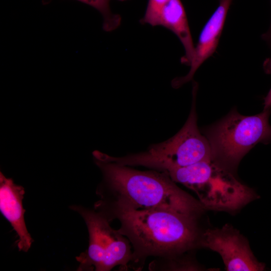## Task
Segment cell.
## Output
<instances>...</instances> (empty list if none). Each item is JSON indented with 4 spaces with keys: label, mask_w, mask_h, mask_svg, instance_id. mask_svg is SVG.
I'll use <instances>...</instances> for the list:
<instances>
[{
    "label": "cell",
    "mask_w": 271,
    "mask_h": 271,
    "mask_svg": "<svg viewBox=\"0 0 271 271\" xmlns=\"http://www.w3.org/2000/svg\"><path fill=\"white\" fill-rule=\"evenodd\" d=\"M94 209L110 222L118 219V230L133 247L132 261L149 256L179 255L199 246L197 218L174 212L136 209L121 200H99Z\"/></svg>",
    "instance_id": "6da1fadb"
},
{
    "label": "cell",
    "mask_w": 271,
    "mask_h": 271,
    "mask_svg": "<svg viewBox=\"0 0 271 271\" xmlns=\"http://www.w3.org/2000/svg\"><path fill=\"white\" fill-rule=\"evenodd\" d=\"M93 155L102 175L96 192L100 200H121L136 209L169 211L196 218L206 209L164 172L136 170L109 160L99 151Z\"/></svg>",
    "instance_id": "7a4b0ae2"
},
{
    "label": "cell",
    "mask_w": 271,
    "mask_h": 271,
    "mask_svg": "<svg viewBox=\"0 0 271 271\" xmlns=\"http://www.w3.org/2000/svg\"><path fill=\"white\" fill-rule=\"evenodd\" d=\"M197 90L195 84L188 117L175 135L163 142L151 145L144 152L119 157L108 155V159L123 165L141 166L159 171L212 160L208 140L201 133L197 126Z\"/></svg>",
    "instance_id": "3957f363"
},
{
    "label": "cell",
    "mask_w": 271,
    "mask_h": 271,
    "mask_svg": "<svg viewBox=\"0 0 271 271\" xmlns=\"http://www.w3.org/2000/svg\"><path fill=\"white\" fill-rule=\"evenodd\" d=\"M270 108L254 115L233 110L205 132L212 161L231 172L255 145L271 143Z\"/></svg>",
    "instance_id": "277c9868"
},
{
    "label": "cell",
    "mask_w": 271,
    "mask_h": 271,
    "mask_svg": "<svg viewBox=\"0 0 271 271\" xmlns=\"http://www.w3.org/2000/svg\"><path fill=\"white\" fill-rule=\"evenodd\" d=\"M181 182L195 192L207 209L234 212L259 198L252 188L237 180L231 172L212 160L186 167Z\"/></svg>",
    "instance_id": "5b68a950"
},
{
    "label": "cell",
    "mask_w": 271,
    "mask_h": 271,
    "mask_svg": "<svg viewBox=\"0 0 271 271\" xmlns=\"http://www.w3.org/2000/svg\"><path fill=\"white\" fill-rule=\"evenodd\" d=\"M70 208L83 219L89 234L88 248L76 257L79 263L77 270L108 271L117 265L127 268L132 259L127 238L112 228L110 221L95 209L76 205Z\"/></svg>",
    "instance_id": "8992f818"
},
{
    "label": "cell",
    "mask_w": 271,
    "mask_h": 271,
    "mask_svg": "<svg viewBox=\"0 0 271 271\" xmlns=\"http://www.w3.org/2000/svg\"><path fill=\"white\" fill-rule=\"evenodd\" d=\"M199 246L218 253L228 271H262L265 264L252 252L248 241L229 224L208 229L201 234Z\"/></svg>",
    "instance_id": "52a82bcc"
},
{
    "label": "cell",
    "mask_w": 271,
    "mask_h": 271,
    "mask_svg": "<svg viewBox=\"0 0 271 271\" xmlns=\"http://www.w3.org/2000/svg\"><path fill=\"white\" fill-rule=\"evenodd\" d=\"M233 0H219V5L204 26L195 48V54L189 72L172 81V86L178 88L192 80L201 64L216 51L226 16Z\"/></svg>",
    "instance_id": "ba28073f"
},
{
    "label": "cell",
    "mask_w": 271,
    "mask_h": 271,
    "mask_svg": "<svg viewBox=\"0 0 271 271\" xmlns=\"http://www.w3.org/2000/svg\"><path fill=\"white\" fill-rule=\"evenodd\" d=\"M24 188L16 184L11 178L0 173V210L17 234L19 251L27 252L33 239L28 231L24 219L25 210L23 200Z\"/></svg>",
    "instance_id": "9c48e42d"
},
{
    "label": "cell",
    "mask_w": 271,
    "mask_h": 271,
    "mask_svg": "<svg viewBox=\"0 0 271 271\" xmlns=\"http://www.w3.org/2000/svg\"><path fill=\"white\" fill-rule=\"evenodd\" d=\"M172 31L179 39L185 52L182 63L190 66L195 54V48L185 11L181 0H169L163 8L158 26Z\"/></svg>",
    "instance_id": "30bf717a"
},
{
    "label": "cell",
    "mask_w": 271,
    "mask_h": 271,
    "mask_svg": "<svg viewBox=\"0 0 271 271\" xmlns=\"http://www.w3.org/2000/svg\"><path fill=\"white\" fill-rule=\"evenodd\" d=\"M87 4L98 11L103 17V29L106 32H111L117 28L121 23L119 15L112 13L109 3L111 0H77Z\"/></svg>",
    "instance_id": "8fae6325"
},
{
    "label": "cell",
    "mask_w": 271,
    "mask_h": 271,
    "mask_svg": "<svg viewBox=\"0 0 271 271\" xmlns=\"http://www.w3.org/2000/svg\"><path fill=\"white\" fill-rule=\"evenodd\" d=\"M169 0H149L145 14L141 20L143 24L158 26L161 12Z\"/></svg>",
    "instance_id": "7c38bea8"
},
{
    "label": "cell",
    "mask_w": 271,
    "mask_h": 271,
    "mask_svg": "<svg viewBox=\"0 0 271 271\" xmlns=\"http://www.w3.org/2000/svg\"><path fill=\"white\" fill-rule=\"evenodd\" d=\"M263 67L266 73L271 74V57L266 59L264 61ZM263 103V109H266L271 107V88L264 98Z\"/></svg>",
    "instance_id": "4fadbf2b"
},
{
    "label": "cell",
    "mask_w": 271,
    "mask_h": 271,
    "mask_svg": "<svg viewBox=\"0 0 271 271\" xmlns=\"http://www.w3.org/2000/svg\"><path fill=\"white\" fill-rule=\"evenodd\" d=\"M262 38L271 47V25L268 30L262 35Z\"/></svg>",
    "instance_id": "5bb4252c"
},
{
    "label": "cell",
    "mask_w": 271,
    "mask_h": 271,
    "mask_svg": "<svg viewBox=\"0 0 271 271\" xmlns=\"http://www.w3.org/2000/svg\"><path fill=\"white\" fill-rule=\"evenodd\" d=\"M119 1H125V0H119Z\"/></svg>",
    "instance_id": "9a60e30c"
}]
</instances>
